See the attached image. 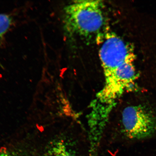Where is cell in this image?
I'll list each match as a JSON object with an SVG mask.
<instances>
[{"label": "cell", "mask_w": 156, "mask_h": 156, "mask_svg": "<svg viewBox=\"0 0 156 156\" xmlns=\"http://www.w3.org/2000/svg\"><path fill=\"white\" fill-rule=\"evenodd\" d=\"M105 84L126 90L133 87L136 77L135 56L129 44L113 33L106 35L99 51Z\"/></svg>", "instance_id": "obj_1"}, {"label": "cell", "mask_w": 156, "mask_h": 156, "mask_svg": "<svg viewBox=\"0 0 156 156\" xmlns=\"http://www.w3.org/2000/svg\"><path fill=\"white\" fill-rule=\"evenodd\" d=\"M64 26L71 35L87 37L98 33L104 24L103 3L100 1H77L64 9Z\"/></svg>", "instance_id": "obj_2"}, {"label": "cell", "mask_w": 156, "mask_h": 156, "mask_svg": "<svg viewBox=\"0 0 156 156\" xmlns=\"http://www.w3.org/2000/svg\"><path fill=\"white\" fill-rule=\"evenodd\" d=\"M122 119L124 133L130 139H143L156 131V117L141 105L126 107L123 111Z\"/></svg>", "instance_id": "obj_3"}, {"label": "cell", "mask_w": 156, "mask_h": 156, "mask_svg": "<svg viewBox=\"0 0 156 156\" xmlns=\"http://www.w3.org/2000/svg\"><path fill=\"white\" fill-rule=\"evenodd\" d=\"M44 156H75L63 142L56 141L49 146Z\"/></svg>", "instance_id": "obj_4"}, {"label": "cell", "mask_w": 156, "mask_h": 156, "mask_svg": "<svg viewBox=\"0 0 156 156\" xmlns=\"http://www.w3.org/2000/svg\"><path fill=\"white\" fill-rule=\"evenodd\" d=\"M12 23L11 17L6 14H0V38L2 37Z\"/></svg>", "instance_id": "obj_5"}, {"label": "cell", "mask_w": 156, "mask_h": 156, "mask_svg": "<svg viewBox=\"0 0 156 156\" xmlns=\"http://www.w3.org/2000/svg\"><path fill=\"white\" fill-rule=\"evenodd\" d=\"M0 156H17L7 151L0 152Z\"/></svg>", "instance_id": "obj_6"}]
</instances>
